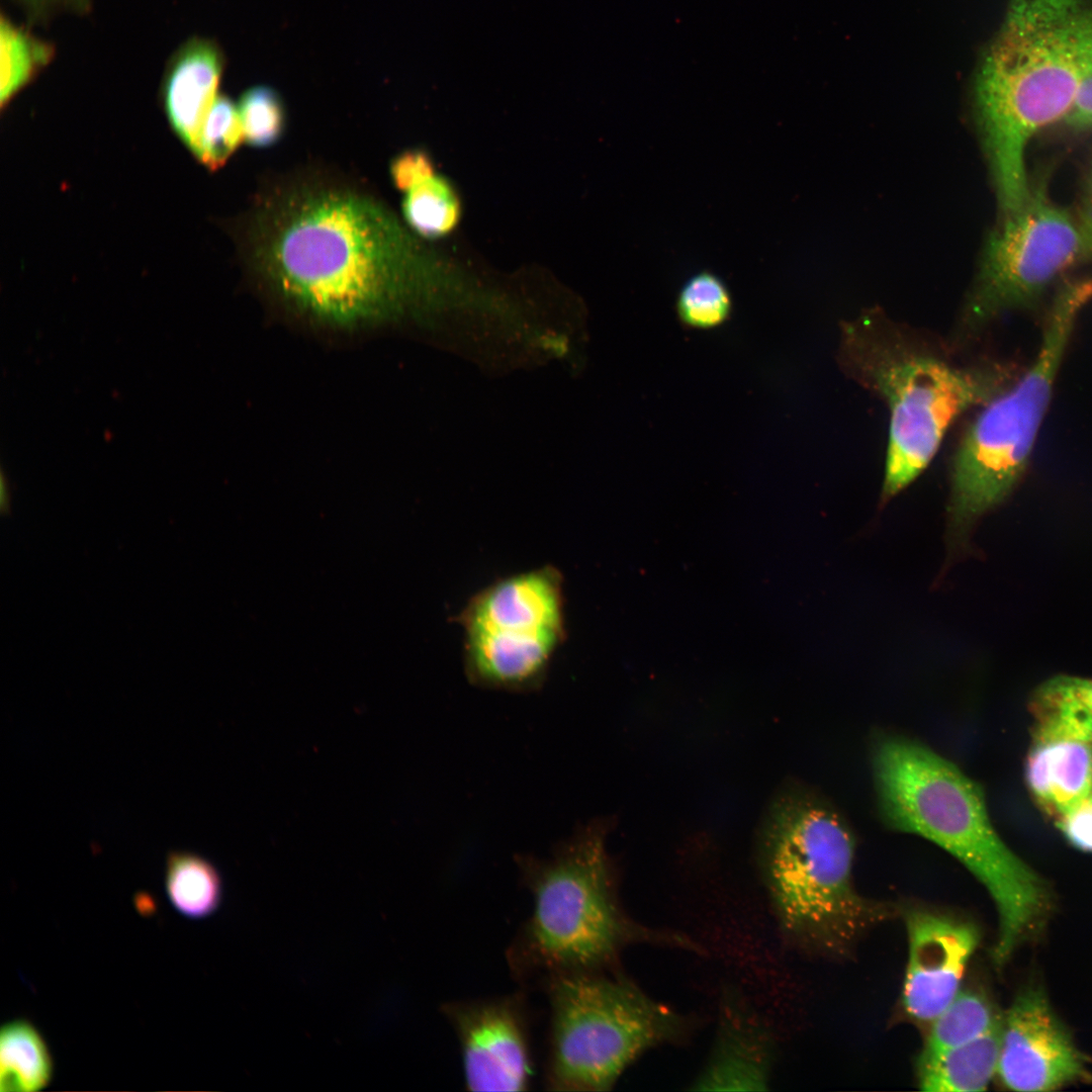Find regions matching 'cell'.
<instances>
[{
  "label": "cell",
  "mask_w": 1092,
  "mask_h": 1092,
  "mask_svg": "<svg viewBox=\"0 0 1092 1092\" xmlns=\"http://www.w3.org/2000/svg\"><path fill=\"white\" fill-rule=\"evenodd\" d=\"M243 242L250 269L282 303L331 328L395 318L422 293L431 269L378 197L322 175L261 192Z\"/></svg>",
  "instance_id": "obj_1"
},
{
  "label": "cell",
  "mask_w": 1092,
  "mask_h": 1092,
  "mask_svg": "<svg viewBox=\"0 0 1092 1092\" xmlns=\"http://www.w3.org/2000/svg\"><path fill=\"white\" fill-rule=\"evenodd\" d=\"M1092 78V0H1011L980 62L974 113L997 198L1029 189L1025 153Z\"/></svg>",
  "instance_id": "obj_2"
},
{
  "label": "cell",
  "mask_w": 1092,
  "mask_h": 1092,
  "mask_svg": "<svg viewBox=\"0 0 1092 1092\" xmlns=\"http://www.w3.org/2000/svg\"><path fill=\"white\" fill-rule=\"evenodd\" d=\"M872 755L884 822L937 844L988 891L998 913L992 954L995 963L1003 964L1049 913L1045 882L1002 840L981 786L956 764L898 735L880 736Z\"/></svg>",
  "instance_id": "obj_3"
},
{
  "label": "cell",
  "mask_w": 1092,
  "mask_h": 1092,
  "mask_svg": "<svg viewBox=\"0 0 1092 1092\" xmlns=\"http://www.w3.org/2000/svg\"><path fill=\"white\" fill-rule=\"evenodd\" d=\"M532 912L508 950L520 981L604 971L638 930L618 903L599 828L582 830L550 858L519 856Z\"/></svg>",
  "instance_id": "obj_4"
},
{
  "label": "cell",
  "mask_w": 1092,
  "mask_h": 1092,
  "mask_svg": "<svg viewBox=\"0 0 1092 1092\" xmlns=\"http://www.w3.org/2000/svg\"><path fill=\"white\" fill-rule=\"evenodd\" d=\"M1092 280L1065 283L1054 297L1036 357L985 403L957 451L947 506L948 550L959 553L978 520L1012 492L1026 470L1076 322Z\"/></svg>",
  "instance_id": "obj_5"
},
{
  "label": "cell",
  "mask_w": 1092,
  "mask_h": 1092,
  "mask_svg": "<svg viewBox=\"0 0 1092 1092\" xmlns=\"http://www.w3.org/2000/svg\"><path fill=\"white\" fill-rule=\"evenodd\" d=\"M854 838L840 815L809 797H791L775 810L768 830L770 892L792 934L840 950L885 914L861 897L852 880Z\"/></svg>",
  "instance_id": "obj_6"
},
{
  "label": "cell",
  "mask_w": 1092,
  "mask_h": 1092,
  "mask_svg": "<svg viewBox=\"0 0 1092 1092\" xmlns=\"http://www.w3.org/2000/svg\"><path fill=\"white\" fill-rule=\"evenodd\" d=\"M541 985L550 1007L548 1090H609L643 1052L684 1030L676 1013L623 977L575 973Z\"/></svg>",
  "instance_id": "obj_7"
},
{
  "label": "cell",
  "mask_w": 1092,
  "mask_h": 1092,
  "mask_svg": "<svg viewBox=\"0 0 1092 1092\" xmlns=\"http://www.w3.org/2000/svg\"><path fill=\"white\" fill-rule=\"evenodd\" d=\"M453 621L462 629L472 685L536 690L567 639L564 576L545 564L500 577L473 594Z\"/></svg>",
  "instance_id": "obj_8"
},
{
  "label": "cell",
  "mask_w": 1092,
  "mask_h": 1092,
  "mask_svg": "<svg viewBox=\"0 0 1092 1092\" xmlns=\"http://www.w3.org/2000/svg\"><path fill=\"white\" fill-rule=\"evenodd\" d=\"M868 379L887 399L890 433L883 499L908 486L929 464L954 419L1007 387L1003 368L958 369L934 357L882 350Z\"/></svg>",
  "instance_id": "obj_9"
},
{
  "label": "cell",
  "mask_w": 1092,
  "mask_h": 1092,
  "mask_svg": "<svg viewBox=\"0 0 1092 1092\" xmlns=\"http://www.w3.org/2000/svg\"><path fill=\"white\" fill-rule=\"evenodd\" d=\"M1090 258L1078 218L1031 189L988 238L966 308L969 325L1035 304L1067 269Z\"/></svg>",
  "instance_id": "obj_10"
},
{
  "label": "cell",
  "mask_w": 1092,
  "mask_h": 1092,
  "mask_svg": "<svg viewBox=\"0 0 1092 1092\" xmlns=\"http://www.w3.org/2000/svg\"><path fill=\"white\" fill-rule=\"evenodd\" d=\"M460 1045L468 1090L524 1091L533 1075L529 1018L519 994L443 1005Z\"/></svg>",
  "instance_id": "obj_11"
},
{
  "label": "cell",
  "mask_w": 1092,
  "mask_h": 1092,
  "mask_svg": "<svg viewBox=\"0 0 1092 1092\" xmlns=\"http://www.w3.org/2000/svg\"><path fill=\"white\" fill-rule=\"evenodd\" d=\"M1015 1091H1052L1088 1077L1083 1055L1040 991L1026 990L1001 1022L996 1073Z\"/></svg>",
  "instance_id": "obj_12"
},
{
  "label": "cell",
  "mask_w": 1092,
  "mask_h": 1092,
  "mask_svg": "<svg viewBox=\"0 0 1092 1092\" xmlns=\"http://www.w3.org/2000/svg\"><path fill=\"white\" fill-rule=\"evenodd\" d=\"M906 926L902 1003L910 1017L932 1021L959 993L979 933L970 922L924 910L910 912Z\"/></svg>",
  "instance_id": "obj_13"
},
{
  "label": "cell",
  "mask_w": 1092,
  "mask_h": 1092,
  "mask_svg": "<svg viewBox=\"0 0 1092 1092\" xmlns=\"http://www.w3.org/2000/svg\"><path fill=\"white\" fill-rule=\"evenodd\" d=\"M1025 780L1036 805L1059 820L1092 793V743L1033 730Z\"/></svg>",
  "instance_id": "obj_14"
},
{
  "label": "cell",
  "mask_w": 1092,
  "mask_h": 1092,
  "mask_svg": "<svg viewBox=\"0 0 1092 1092\" xmlns=\"http://www.w3.org/2000/svg\"><path fill=\"white\" fill-rule=\"evenodd\" d=\"M768 1068L766 1036L737 1008L727 1006L714 1052L696 1089H766Z\"/></svg>",
  "instance_id": "obj_15"
},
{
  "label": "cell",
  "mask_w": 1092,
  "mask_h": 1092,
  "mask_svg": "<svg viewBox=\"0 0 1092 1092\" xmlns=\"http://www.w3.org/2000/svg\"><path fill=\"white\" fill-rule=\"evenodd\" d=\"M220 72L218 52L209 43L197 42L181 54L168 77L166 111L172 128L192 153L217 98Z\"/></svg>",
  "instance_id": "obj_16"
},
{
  "label": "cell",
  "mask_w": 1092,
  "mask_h": 1092,
  "mask_svg": "<svg viewBox=\"0 0 1092 1092\" xmlns=\"http://www.w3.org/2000/svg\"><path fill=\"white\" fill-rule=\"evenodd\" d=\"M1001 1022L976 1039L918 1063V1084L928 1092L984 1091L997 1073Z\"/></svg>",
  "instance_id": "obj_17"
},
{
  "label": "cell",
  "mask_w": 1092,
  "mask_h": 1092,
  "mask_svg": "<svg viewBox=\"0 0 1092 1092\" xmlns=\"http://www.w3.org/2000/svg\"><path fill=\"white\" fill-rule=\"evenodd\" d=\"M1034 731L1092 743V677L1057 674L1032 692Z\"/></svg>",
  "instance_id": "obj_18"
},
{
  "label": "cell",
  "mask_w": 1092,
  "mask_h": 1092,
  "mask_svg": "<svg viewBox=\"0 0 1092 1092\" xmlns=\"http://www.w3.org/2000/svg\"><path fill=\"white\" fill-rule=\"evenodd\" d=\"M53 1075V1059L39 1031L24 1019L5 1023L0 1032V1090L38 1091Z\"/></svg>",
  "instance_id": "obj_19"
},
{
  "label": "cell",
  "mask_w": 1092,
  "mask_h": 1092,
  "mask_svg": "<svg viewBox=\"0 0 1092 1092\" xmlns=\"http://www.w3.org/2000/svg\"><path fill=\"white\" fill-rule=\"evenodd\" d=\"M165 890L171 905L185 917L213 914L222 899V881L207 859L188 851H170L165 862Z\"/></svg>",
  "instance_id": "obj_20"
},
{
  "label": "cell",
  "mask_w": 1092,
  "mask_h": 1092,
  "mask_svg": "<svg viewBox=\"0 0 1092 1092\" xmlns=\"http://www.w3.org/2000/svg\"><path fill=\"white\" fill-rule=\"evenodd\" d=\"M404 193L402 213L406 224L425 239L450 235L459 224L462 202L453 182L436 174Z\"/></svg>",
  "instance_id": "obj_21"
},
{
  "label": "cell",
  "mask_w": 1092,
  "mask_h": 1092,
  "mask_svg": "<svg viewBox=\"0 0 1092 1092\" xmlns=\"http://www.w3.org/2000/svg\"><path fill=\"white\" fill-rule=\"evenodd\" d=\"M998 1021L985 996L972 990H960L932 1020L919 1063L976 1039Z\"/></svg>",
  "instance_id": "obj_22"
},
{
  "label": "cell",
  "mask_w": 1092,
  "mask_h": 1092,
  "mask_svg": "<svg viewBox=\"0 0 1092 1092\" xmlns=\"http://www.w3.org/2000/svg\"><path fill=\"white\" fill-rule=\"evenodd\" d=\"M732 309L733 300L726 283L708 270L689 277L675 300L680 324L694 330L720 327L729 320Z\"/></svg>",
  "instance_id": "obj_23"
},
{
  "label": "cell",
  "mask_w": 1092,
  "mask_h": 1092,
  "mask_svg": "<svg viewBox=\"0 0 1092 1092\" xmlns=\"http://www.w3.org/2000/svg\"><path fill=\"white\" fill-rule=\"evenodd\" d=\"M243 141L239 109L229 98L219 96L201 126L193 154L208 169L216 170Z\"/></svg>",
  "instance_id": "obj_24"
},
{
  "label": "cell",
  "mask_w": 1092,
  "mask_h": 1092,
  "mask_svg": "<svg viewBox=\"0 0 1092 1092\" xmlns=\"http://www.w3.org/2000/svg\"><path fill=\"white\" fill-rule=\"evenodd\" d=\"M244 140L254 147L274 145L284 130L285 114L277 93L266 86L247 90L239 104Z\"/></svg>",
  "instance_id": "obj_25"
},
{
  "label": "cell",
  "mask_w": 1092,
  "mask_h": 1092,
  "mask_svg": "<svg viewBox=\"0 0 1092 1092\" xmlns=\"http://www.w3.org/2000/svg\"><path fill=\"white\" fill-rule=\"evenodd\" d=\"M1 84L0 99L4 105L29 78L36 57L32 43L25 35L2 19L0 30Z\"/></svg>",
  "instance_id": "obj_26"
},
{
  "label": "cell",
  "mask_w": 1092,
  "mask_h": 1092,
  "mask_svg": "<svg viewBox=\"0 0 1092 1092\" xmlns=\"http://www.w3.org/2000/svg\"><path fill=\"white\" fill-rule=\"evenodd\" d=\"M389 172L394 186L401 192L437 174L430 154L420 149L397 155L390 164Z\"/></svg>",
  "instance_id": "obj_27"
},
{
  "label": "cell",
  "mask_w": 1092,
  "mask_h": 1092,
  "mask_svg": "<svg viewBox=\"0 0 1092 1092\" xmlns=\"http://www.w3.org/2000/svg\"><path fill=\"white\" fill-rule=\"evenodd\" d=\"M1056 825L1074 847L1092 852V793Z\"/></svg>",
  "instance_id": "obj_28"
},
{
  "label": "cell",
  "mask_w": 1092,
  "mask_h": 1092,
  "mask_svg": "<svg viewBox=\"0 0 1092 1092\" xmlns=\"http://www.w3.org/2000/svg\"><path fill=\"white\" fill-rule=\"evenodd\" d=\"M1062 121L1075 131L1092 130V78L1083 85Z\"/></svg>",
  "instance_id": "obj_29"
},
{
  "label": "cell",
  "mask_w": 1092,
  "mask_h": 1092,
  "mask_svg": "<svg viewBox=\"0 0 1092 1092\" xmlns=\"http://www.w3.org/2000/svg\"><path fill=\"white\" fill-rule=\"evenodd\" d=\"M0 502L3 511H7L9 507V491L4 475L1 476L0 482Z\"/></svg>",
  "instance_id": "obj_30"
}]
</instances>
